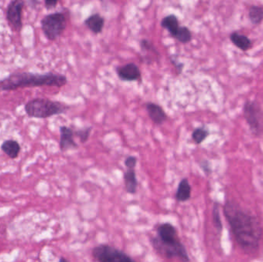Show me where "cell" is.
<instances>
[{"label": "cell", "mask_w": 263, "mask_h": 262, "mask_svg": "<svg viewBox=\"0 0 263 262\" xmlns=\"http://www.w3.org/2000/svg\"><path fill=\"white\" fill-rule=\"evenodd\" d=\"M157 237L165 242H173L180 240L178 236V231L174 225L169 222L159 224L156 227Z\"/></svg>", "instance_id": "11"}, {"label": "cell", "mask_w": 263, "mask_h": 262, "mask_svg": "<svg viewBox=\"0 0 263 262\" xmlns=\"http://www.w3.org/2000/svg\"><path fill=\"white\" fill-rule=\"evenodd\" d=\"M150 243L160 257L167 259H179L183 262L190 261L186 246L180 239L176 242H165L156 236L150 238Z\"/></svg>", "instance_id": "4"}, {"label": "cell", "mask_w": 263, "mask_h": 262, "mask_svg": "<svg viewBox=\"0 0 263 262\" xmlns=\"http://www.w3.org/2000/svg\"><path fill=\"white\" fill-rule=\"evenodd\" d=\"M70 109L68 105L50 99H32L25 106V111L29 117L35 119L50 118L52 116L64 114Z\"/></svg>", "instance_id": "3"}, {"label": "cell", "mask_w": 263, "mask_h": 262, "mask_svg": "<svg viewBox=\"0 0 263 262\" xmlns=\"http://www.w3.org/2000/svg\"><path fill=\"white\" fill-rule=\"evenodd\" d=\"M42 32L49 40L60 37L67 26V19L63 12H56L45 15L41 21Z\"/></svg>", "instance_id": "5"}, {"label": "cell", "mask_w": 263, "mask_h": 262, "mask_svg": "<svg viewBox=\"0 0 263 262\" xmlns=\"http://www.w3.org/2000/svg\"><path fill=\"white\" fill-rule=\"evenodd\" d=\"M224 214L239 245L246 251L257 250L263 234L257 217L247 213L230 201L225 205Z\"/></svg>", "instance_id": "1"}, {"label": "cell", "mask_w": 263, "mask_h": 262, "mask_svg": "<svg viewBox=\"0 0 263 262\" xmlns=\"http://www.w3.org/2000/svg\"><path fill=\"white\" fill-rule=\"evenodd\" d=\"M59 0H45V5L47 9H52L57 5Z\"/></svg>", "instance_id": "28"}, {"label": "cell", "mask_w": 263, "mask_h": 262, "mask_svg": "<svg viewBox=\"0 0 263 262\" xmlns=\"http://www.w3.org/2000/svg\"><path fill=\"white\" fill-rule=\"evenodd\" d=\"M200 166L206 175H210V174L212 173L211 163L208 160L205 159L200 161Z\"/></svg>", "instance_id": "27"}, {"label": "cell", "mask_w": 263, "mask_h": 262, "mask_svg": "<svg viewBox=\"0 0 263 262\" xmlns=\"http://www.w3.org/2000/svg\"><path fill=\"white\" fill-rule=\"evenodd\" d=\"M210 131L205 127H199L193 130L192 133V138L196 144H200L207 138Z\"/></svg>", "instance_id": "21"}, {"label": "cell", "mask_w": 263, "mask_h": 262, "mask_svg": "<svg viewBox=\"0 0 263 262\" xmlns=\"http://www.w3.org/2000/svg\"><path fill=\"white\" fill-rule=\"evenodd\" d=\"M213 224L219 233L223 231V224H222L221 217H220V204L215 202L213 209Z\"/></svg>", "instance_id": "22"}, {"label": "cell", "mask_w": 263, "mask_h": 262, "mask_svg": "<svg viewBox=\"0 0 263 262\" xmlns=\"http://www.w3.org/2000/svg\"><path fill=\"white\" fill-rule=\"evenodd\" d=\"M138 158L136 156H128L125 159L124 164L126 168H135L137 165Z\"/></svg>", "instance_id": "26"}, {"label": "cell", "mask_w": 263, "mask_h": 262, "mask_svg": "<svg viewBox=\"0 0 263 262\" xmlns=\"http://www.w3.org/2000/svg\"><path fill=\"white\" fill-rule=\"evenodd\" d=\"M243 111L252 132L260 135L263 131V114L258 103L247 102L245 103Z\"/></svg>", "instance_id": "7"}, {"label": "cell", "mask_w": 263, "mask_h": 262, "mask_svg": "<svg viewBox=\"0 0 263 262\" xmlns=\"http://www.w3.org/2000/svg\"><path fill=\"white\" fill-rule=\"evenodd\" d=\"M116 72L118 78L123 82H136L142 78L140 69L134 62L118 66L116 68Z\"/></svg>", "instance_id": "9"}, {"label": "cell", "mask_w": 263, "mask_h": 262, "mask_svg": "<svg viewBox=\"0 0 263 262\" xmlns=\"http://www.w3.org/2000/svg\"><path fill=\"white\" fill-rule=\"evenodd\" d=\"M1 149L9 158H12V159H15L19 155L21 147L18 141H15V140L8 139L5 140L2 142V145H1Z\"/></svg>", "instance_id": "17"}, {"label": "cell", "mask_w": 263, "mask_h": 262, "mask_svg": "<svg viewBox=\"0 0 263 262\" xmlns=\"http://www.w3.org/2000/svg\"><path fill=\"white\" fill-rule=\"evenodd\" d=\"M24 2L22 0H12L7 8L6 18L12 29L19 31L22 28V10Z\"/></svg>", "instance_id": "8"}, {"label": "cell", "mask_w": 263, "mask_h": 262, "mask_svg": "<svg viewBox=\"0 0 263 262\" xmlns=\"http://www.w3.org/2000/svg\"><path fill=\"white\" fill-rule=\"evenodd\" d=\"M123 180H124L125 189L126 192L131 195L136 194L137 192L139 183H138L135 168H127L123 175Z\"/></svg>", "instance_id": "15"}, {"label": "cell", "mask_w": 263, "mask_h": 262, "mask_svg": "<svg viewBox=\"0 0 263 262\" xmlns=\"http://www.w3.org/2000/svg\"><path fill=\"white\" fill-rule=\"evenodd\" d=\"M59 262H67L68 260H66V259H64V258H61V259H59Z\"/></svg>", "instance_id": "30"}, {"label": "cell", "mask_w": 263, "mask_h": 262, "mask_svg": "<svg viewBox=\"0 0 263 262\" xmlns=\"http://www.w3.org/2000/svg\"><path fill=\"white\" fill-rule=\"evenodd\" d=\"M59 132H60L59 148L62 152L79 148L77 143L74 140L75 134L72 128L66 126H60Z\"/></svg>", "instance_id": "10"}, {"label": "cell", "mask_w": 263, "mask_h": 262, "mask_svg": "<svg viewBox=\"0 0 263 262\" xmlns=\"http://www.w3.org/2000/svg\"><path fill=\"white\" fill-rule=\"evenodd\" d=\"M28 1H29V2H30L32 5H33L34 6L36 5L37 4L39 3V0H28Z\"/></svg>", "instance_id": "29"}, {"label": "cell", "mask_w": 263, "mask_h": 262, "mask_svg": "<svg viewBox=\"0 0 263 262\" xmlns=\"http://www.w3.org/2000/svg\"><path fill=\"white\" fill-rule=\"evenodd\" d=\"M230 40L235 46L243 51H247L252 46V42L246 35H242L238 32H233L230 35Z\"/></svg>", "instance_id": "18"}, {"label": "cell", "mask_w": 263, "mask_h": 262, "mask_svg": "<svg viewBox=\"0 0 263 262\" xmlns=\"http://www.w3.org/2000/svg\"><path fill=\"white\" fill-rule=\"evenodd\" d=\"M249 17L252 23L254 25H259L263 20V9L260 6L253 5L250 8Z\"/></svg>", "instance_id": "20"}, {"label": "cell", "mask_w": 263, "mask_h": 262, "mask_svg": "<svg viewBox=\"0 0 263 262\" xmlns=\"http://www.w3.org/2000/svg\"><path fill=\"white\" fill-rule=\"evenodd\" d=\"M162 28L166 29L170 34L172 37L174 36L175 34L177 32L180 28V22L178 19L177 16L174 14L166 15L163 18L160 22Z\"/></svg>", "instance_id": "16"}, {"label": "cell", "mask_w": 263, "mask_h": 262, "mask_svg": "<svg viewBox=\"0 0 263 262\" xmlns=\"http://www.w3.org/2000/svg\"><path fill=\"white\" fill-rule=\"evenodd\" d=\"M170 61L173 67L176 69L178 76H180L183 73V69H184V63L179 59L176 55H171L170 56Z\"/></svg>", "instance_id": "25"}, {"label": "cell", "mask_w": 263, "mask_h": 262, "mask_svg": "<svg viewBox=\"0 0 263 262\" xmlns=\"http://www.w3.org/2000/svg\"><path fill=\"white\" fill-rule=\"evenodd\" d=\"M139 46H140L141 49L143 52H152L153 53L156 54V56H160V54L158 52L156 48L155 47L153 42L147 39H143L139 42Z\"/></svg>", "instance_id": "24"}, {"label": "cell", "mask_w": 263, "mask_h": 262, "mask_svg": "<svg viewBox=\"0 0 263 262\" xmlns=\"http://www.w3.org/2000/svg\"><path fill=\"white\" fill-rule=\"evenodd\" d=\"M66 76L53 72L45 74H33L29 72H18L8 76L0 83V89L10 91L19 88L51 86L61 88L67 84Z\"/></svg>", "instance_id": "2"}, {"label": "cell", "mask_w": 263, "mask_h": 262, "mask_svg": "<svg viewBox=\"0 0 263 262\" xmlns=\"http://www.w3.org/2000/svg\"><path fill=\"white\" fill-rule=\"evenodd\" d=\"M99 1H100V2H103V0H99Z\"/></svg>", "instance_id": "31"}, {"label": "cell", "mask_w": 263, "mask_h": 262, "mask_svg": "<svg viewBox=\"0 0 263 262\" xmlns=\"http://www.w3.org/2000/svg\"><path fill=\"white\" fill-rule=\"evenodd\" d=\"M92 130V126H88L86 128L80 129V130L74 131V134H75V136L79 138L80 142L84 144V143L87 142L88 140H89Z\"/></svg>", "instance_id": "23"}, {"label": "cell", "mask_w": 263, "mask_h": 262, "mask_svg": "<svg viewBox=\"0 0 263 262\" xmlns=\"http://www.w3.org/2000/svg\"><path fill=\"white\" fill-rule=\"evenodd\" d=\"M94 260L99 262H134L129 255L113 246L101 244L92 250Z\"/></svg>", "instance_id": "6"}, {"label": "cell", "mask_w": 263, "mask_h": 262, "mask_svg": "<svg viewBox=\"0 0 263 262\" xmlns=\"http://www.w3.org/2000/svg\"><path fill=\"white\" fill-rule=\"evenodd\" d=\"M192 187L187 178H183L178 185L175 198L179 202H186L191 198Z\"/></svg>", "instance_id": "14"}, {"label": "cell", "mask_w": 263, "mask_h": 262, "mask_svg": "<svg viewBox=\"0 0 263 262\" xmlns=\"http://www.w3.org/2000/svg\"><path fill=\"white\" fill-rule=\"evenodd\" d=\"M105 18L100 14L94 13L89 15L84 20V25L87 27L88 29L95 34L99 35L102 33L105 25Z\"/></svg>", "instance_id": "13"}, {"label": "cell", "mask_w": 263, "mask_h": 262, "mask_svg": "<svg viewBox=\"0 0 263 262\" xmlns=\"http://www.w3.org/2000/svg\"><path fill=\"white\" fill-rule=\"evenodd\" d=\"M173 38L180 43L188 44L193 39V33L188 27L180 26Z\"/></svg>", "instance_id": "19"}, {"label": "cell", "mask_w": 263, "mask_h": 262, "mask_svg": "<svg viewBox=\"0 0 263 262\" xmlns=\"http://www.w3.org/2000/svg\"><path fill=\"white\" fill-rule=\"evenodd\" d=\"M145 106H146V110L149 118L153 123L157 126H161L168 120L166 112L159 105L149 102L146 103Z\"/></svg>", "instance_id": "12"}]
</instances>
